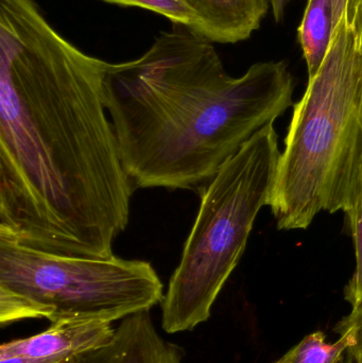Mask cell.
Returning <instances> with one entry per match:
<instances>
[{"instance_id":"obj_1","label":"cell","mask_w":362,"mask_h":363,"mask_svg":"<svg viewBox=\"0 0 362 363\" xmlns=\"http://www.w3.org/2000/svg\"><path fill=\"white\" fill-rule=\"evenodd\" d=\"M108 65L63 38L34 0H0V236L114 255L135 189L106 116Z\"/></svg>"},{"instance_id":"obj_2","label":"cell","mask_w":362,"mask_h":363,"mask_svg":"<svg viewBox=\"0 0 362 363\" xmlns=\"http://www.w3.org/2000/svg\"><path fill=\"white\" fill-rule=\"evenodd\" d=\"M284 61L233 78L213 43L187 27L162 32L104 77L123 168L140 188L202 191L257 132L293 106Z\"/></svg>"},{"instance_id":"obj_3","label":"cell","mask_w":362,"mask_h":363,"mask_svg":"<svg viewBox=\"0 0 362 363\" xmlns=\"http://www.w3.org/2000/svg\"><path fill=\"white\" fill-rule=\"evenodd\" d=\"M362 174V45L352 18L293 106L269 206L278 230H306L322 213H346Z\"/></svg>"},{"instance_id":"obj_4","label":"cell","mask_w":362,"mask_h":363,"mask_svg":"<svg viewBox=\"0 0 362 363\" xmlns=\"http://www.w3.org/2000/svg\"><path fill=\"white\" fill-rule=\"evenodd\" d=\"M281 151L274 123L257 132L200 192L201 202L162 302L169 335L191 332L237 267L257 215L270 204Z\"/></svg>"},{"instance_id":"obj_5","label":"cell","mask_w":362,"mask_h":363,"mask_svg":"<svg viewBox=\"0 0 362 363\" xmlns=\"http://www.w3.org/2000/svg\"><path fill=\"white\" fill-rule=\"evenodd\" d=\"M150 262L77 257L0 236V324L27 319L123 321L163 302Z\"/></svg>"},{"instance_id":"obj_6","label":"cell","mask_w":362,"mask_h":363,"mask_svg":"<svg viewBox=\"0 0 362 363\" xmlns=\"http://www.w3.org/2000/svg\"><path fill=\"white\" fill-rule=\"evenodd\" d=\"M116 328L102 320H62L0 347V363H74L112 341Z\"/></svg>"},{"instance_id":"obj_7","label":"cell","mask_w":362,"mask_h":363,"mask_svg":"<svg viewBox=\"0 0 362 363\" xmlns=\"http://www.w3.org/2000/svg\"><path fill=\"white\" fill-rule=\"evenodd\" d=\"M184 351L157 332L150 313L125 318L112 341L76 363H182Z\"/></svg>"},{"instance_id":"obj_8","label":"cell","mask_w":362,"mask_h":363,"mask_svg":"<svg viewBox=\"0 0 362 363\" xmlns=\"http://www.w3.org/2000/svg\"><path fill=\"white\" fill-rule=\"evenodd\" d=\"M193 14L191 30L212 43L235 44L261 27L269 0H181Z\"/></svg>"},{"instance_id":"obj_9","label":"cell","mask_w":362,"mask_h":363,"mask_svg":"<svg viewBox=\"0 0 362 363\" xmlns=\"http://www.w3.org/2000/svg\"><path fill=\"white\" fill-rule=\"evenodd\" d=\"M334 32L333 0H308L298 29V40L308 70L316 76L329 52Z\"/></svg>"},{"instance_id":"obj_10","label":"cell","mask_w":362,"mask_h":363,"mask_svg":"<svg viewBox=\"0 0 362 363\" xmlns=\"http://www.w3.org/2000/svg\"><path fill=\"white\" fill-rule=\"evenodd\" d=\"M354 345L351 332L340 334L335 343H329L324 333H312L276 363H352L353 358L346 360V355Z\"/></svg>"},{"instance_id":"obj_11","label":"cell","mask_w":362,"mask_h":363,"mask_svg":"<svg viewBox=\"0 0 362 363\" xmlns=\"http://www.w3.org/2000/svg\"><path fill=\"white\" fill-rule=\"evenodd\" d=\"M346 213L354 238L356 269L344 289V298L354 309L362 303V174Z\"/></svg>"},{"instance_id":"obj_12","label":"cell","mask_w":362,"mask_h":363,"mask_svg":"<svg viewBox=\"0 0 362 363\" xmlns=\"http://www.w3.org/2000/svg\"><path fill=\"white\" fill-rule=\"evenodd\" d=\"M108 4L120 6H137L152 12L159 13L174 23L191 29L193 14L181 0H103Z\"/></svg>"},{"instance_id":"obj_13","label":"cell","mask_w":362,"mask_h":363,"mask_svg":"<svg viewBox=\"0 0 362 363\" xmlns=\"http://www.w3.org/2000/svg\"><path fill=\"white\" fill-rule=\"evenodd\" d=\"M336 332L339 335L344 332L352 333L355 345L349 350V353L356 363H362V303L339 322Z\"/></svg>"},{"instance_id":"obj_14","label":"cell","mask_w":362,"mask_h":363,"mask_svg":"<svg viewBox=\"0 0 362 363\" xmlns=\"http://www.w3.org/2000/svg\"><path fill=\"white\" fill-rule=\"evenodd\" d=\"M356 0H333L334 29L344 17L352 18Z\"/></svg>"},{"instance_id":"obj_15","label":"cell","mask_w":362,"mask_h":363,"mask_svg":"<svg viewBox=\"0 0 362 363\" xmlns=\"http://www.w3.org/2000/svg\"><path fill=\"white\" fill-rule=\"evenodd\" d=\"M352 26L357 42L362 45V0L355 2L354 12L352 16Z\"/></svg>"},{"instance_id":"obj_16","label":"cell","mask_w":362,"mask_h":363,"mask_svg":"<svg viewBox=\"0 0 362 363\" xmlns=\"http://www.w3.org/2000/svg\"><path fill=\"white\" fill-rule=\"evenodd\" d=\"M289 1L290 0H269L270 8L272 9V13L276 21H282Z\"/></svg>"},{"instance_id":"obj_17","label":"cell","mask_w":362,"mask_h":363,"mask_svg":"<svg viewBox=\"0 0 362 363\" xmlns=\"http://www.w3.org/2000/svg\"><path fill=\"white\" fill-rule=\"evenodd\" d=\"M74 363H76V362H74Z\"/></svg>"}]
</instances>
